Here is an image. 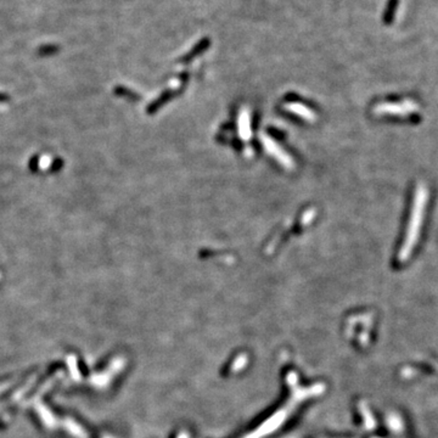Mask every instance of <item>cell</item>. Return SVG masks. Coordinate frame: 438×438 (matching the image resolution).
Wrapping results in <instances>:
<instances>
[{
  "label": "cell",
  "mask_w": 438,
  "mask_h": 438,
  "mask_svg": "<svg viewBox=\"0 0 438 438\" xmlns=\"http://www.w3.org/2000/svg\"><path fill=\"white\" fill-rule=\"evenodd\" d=\"M399 0H388L387 6H386V11L383 14V22L386 25H389L393 22L394 14H396V10L398 7Z\"/></svg>",
  "instance_id": "6da1fadb"
},
{
  "label": "cell",
  "mask_w": 438,
  "mask_h": 438,
  "mask_svg": "<svg viewBox=\"0 0 438 438\" xmlns=\"http://www.w3.org/2000/svg\"><path fill=\"white\" fill-rule=\"evenodd\" d=\"M7 386H9V383H4V385H0V392H2L4 391L5 388L7 387Z\"/></svg>",
  "instance_id": "7a4b0ae2"
}]
</instances>
